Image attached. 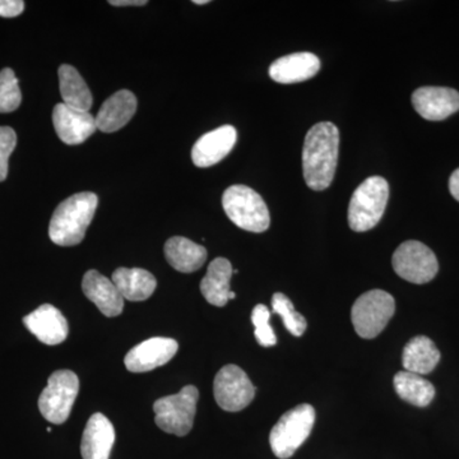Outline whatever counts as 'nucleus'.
<instances>
[{
	"instance_id": "obj_31",
	"label": "nucleus",
	"mask_w": 459,
	"mask_h": 459,
	"mask_svg": "<svg viewBox=\"0 0 459 459\" xmlns=\"http://www.w3.org/2000/svg\"><path fill=\"white\" fill-rule=\"evenodd\" d=\"M147 0H110L108 4L114 7H142L147 4Z\"/></svg>"
},
{
	"instance_id": "obj_1",
	"label": "nucleus",
	"mask_w": 459,
	"mask_h": 459,
	"mask_svg": "<svg viewBox=\"0 0 459 459\" xmlns=\"http://www.w3.org/2000/svg\"><path fill=\"white\" fill-rule=\"evenodd\" d=\"M340 132L333 123L316 124L305 135L303 148L304 180L310 189L329 188L336 174Z\"/></svg>"
},
{
	"instance_id": "obj_5",
	"label": "nucleus",
	"mask_w": 459,
	"mask_h": 459,
	"mask_svg": "<svg viewBox=\"0 0 459 459\" xmlns=\"http://www.w3.org/2000/svg\"><path fill=\"white\" fill-rule=\"evenodd\" d=\"M316 424V410L312 404L303 403L287 411L270 435L272 452L277 458L287 459L303 446Z\"/></svg>"
},
{
	"instance_id": "obj_11",
	"label": "nucleus",
	"mask_w": 459,
	"mask_h": 459,
	"mask_svg": "<svg viewBox=\"0 0 459 459\" xmlns=\"http://www.w3.org/2000/svg\"><path fill=\"white\" fill-rule=\"evenodd\" d=\"M179 344L172 338L155 337L133 347L124 359L126 369L131 373H147L164 367L177 355Z\"/></svg>"
},
{
	"instance_id": "obj_17",
	"label": "nucleus",
	"mask_w": 459,
	"mask_h": 459,
	"mask_svg": "<svg viewBox=\"0 0 459 459\" xmlns=\"http://www.w3.org/2000/svg\"><path fill=\"white\" fill-rule=\"evenodd\" d=\"M319 69V57L313 53H294L272 63L270 77L277 83H299L313 78Z\"/></svg>"
},
{
	"instance_id": "obj_20",
	"label": "nucleus",
	"mask_w": 459,
	"mask_h": 459,
	"mask_svg": "<svg viewBox=\"0 0 459 459\" xmlns=\"http://www.w3.org/2000/svg\"><path fill=\"white\" fill-rule=\"evenodd\" d=\"M234 270L226 258H216L208 265L207 274L201 282V292L205 300L214 307H225L229 303L230 280Z\"/></svg>"
},
{
	"instance_id": "obj_32",
	"label": "nucleus",
	"mask_w": 459,
	"mask_h": 459,
	"mask_svg": "<svg viewBox=\"0 0 459 459\" xmlns=\"http://www.w3.org/2000/svg\"><path fill=\"white\" fill-rule=\"evenodd\" d=\"M449 192H451L453 198L459 202V169L451 175V179H449Z\"/></svg>"
},
{
	"instance_id": "obj_9",
	"label": "nucleus",
	"mask_w": 459,
	"mask_h": 459,
	"mask_svg": "<svg viewBox=\"0 0 459 459\" xmlns=\"http://www.w3.org/2000/svg\"><path fill=\"white\" fill-rule=\"evenodd\" d=\"M392 264L401 279L416 285L430 282L439 271L433 250L416 240L402 243L394 252Z\"/></svg>"
},
{
	"instance_id": "obj_33",
	"label": "nucleus",
	"mask_w": 459,
	"mask_h": 459,
	"mask_svg": "<svg viewBox=\"0 0 459 459\" xmlns=\"http://www.w3.org/2000/svg\"><path fill=\"white\" fill-rule=\"evenodd\" d=\"M193 3H195V4H198V5H204V4H207V3H210V2H208V0H193Z\"/></svg>"
},
{
	"instance_id": "obj_28",
	"label": "nucleus",
	"mask_w": 459,
	"mask_h": 459,
	"mask_svg": "<svg viewBox=\"0 0 459 459\" xmlns=\"http://www.w3.org/2000/svg\"><path fill=\"white\" fill-rule=\"evenodd\" d=\"M271 312L265 305H256L252 313V322L255 328V338L263 347H272L277 343V337L270 325Z\"/></svg>"
},
{
	"instance_id": "obj_25",
	"label": "nucleus",
	"mask_w": 459,
	"mask_h": 459,
	"mask_svg": "<svg viewBox=\"0 0 459 459\" xmlns=\"http://www.w3.org/2000/svg\"><path fill=\"white\" fill-rule=\"evenodd\" d=\"M394 385L400 398L413 406L427 407L434 400V385L419 374L400 371L394 376Z\"/></svg>"
},
{
	"instance_id": "obj_7",
	"label": "nucleus",
	"mask_w": 459,
	"mask_h": 459,
	"mask_svg": "<svg viewBox=\"0 0 459 459\" xmlns=\"http://www.w3.org/2000/svg\"><path fill=\"white\" fill-rule=\"evenodd\" d=\"M394 312V296L383 290H371L362 294L353 304V328L361 338L371 340L382 333Z\"/></svg>"
},
{
	"instance_id": "obj_29",
	"label": "nucleus",
	"mask_w": 459,
	"mask_h": 459,
	"mask_svg": "<svg viewBox=\"0 0 459 459\" xmlns=\"http://www.w3.org/2000/svg\"><path fill=\"white\" fill-rule=\"evenodd\" d=\"M16 146V132L9 126H0V181L7 179L9 157Z\"/></svg>"
},
{
	"instance_id": "obj_15",
	"label": "nucleus",
	"mask_w": 459,
	"mask_h": 459,
	"mask_svg": "<svg viewBox=\"0 0 459 459\" xmlns=\"http://www.w3.org/2000/svg\"><path fill=\"white\" fill-rule=\"evenodd\" d=\"M23 323L33 336L49 346L65 342L68 337V322L60 310L50 304L41 305L35 312L30 313L23 318Z\"/></svg>"
},
{
	"instance_id": "obj_3",
	"label": "nucleus",
	"mask_w": 459,
	"mask_h": 459,
	"mask_svg": "<svg viewBox=\"0 0 459 459\" xmlns=\"http://www.w3.org/2000/svg\"><path fill=\"white\" fill-rule=\"evenodd\" d=\"M388 198L389 186L385 178L370 177L362 181L350 201V228L356 232L376 228L385 214Z\"/></svg>"
},
{
	"instance_id": "obj_13",
	"label": "nucleus",
	"mask_w": 459,
	"mask_h": 459,
	"mask_svg": "<svg viewBox=\"0 0 459 459\" xmlns=\"http://www.w3.org/2000/svg\"><path fill=\"white\" fill-rule=\"evenodd\" d=\"M412 105L420 117L439 122L457 113L459 92L448 87H421L412 93Z\"/></svg>"
},
{
	"instance_id": "obj_21",
	"label": "nucleus",
	"mask_w": 459,
	"mask_h": 459,
	"mask_svg": "<svg viewBox=\"0 0 459 459\" xmlns=\"http://www.w3.org/2000/svg\"><path fill=\"white\" fill-rule=\"evenodd\" d=\"M111 281L120 295L129 301L147 300L157 286L155 276L142 268H117Z\"/></svg>"
},
{
	"instance_id": "obj_8",
	"label": "nucleus",
	"mask_w": 459,
	"mask_h": 459,
	"mask_svg": "<svg viewBox=\"0 0 459 459\" xmlns=\"http://www.w3.org/2000/svg\"><path fill=\"white\" fill-rule=\"evenodd\" d=\"M80 392V379L71 370L51 374L47 388L39 398V410L51 424L60 425L68 420Z\"/></svg>"
},
{
	"instance_id": "obj_18",
	"label": "nucleus",
	"mask_w": 459,
	"mask_h": 459,
	"mask_svg": "<svg viewBox=\"0 0 459 459\" xmlns=\"http://www.w3.org/2000/svg\"><path fill=\"white\" fill-rule=\"evenodd\" d=\"M115 442L113 424L102 413L91 416L84 428L81 455L83 459H108Z\"/></svg>"
},
{
	"instance_id": "obj_6",
	"label": "nucleus",
	"mask_w": 459,
	"mask_h": 459,
	"mask_svg": "<svg viewBox=\"0 0 459 459\" xmlns=\"http://www.w3.org/2000/svg\"><path fill=\"white\" fill-rule=\"evenodd\" d=\"M199 398L195 385H186L179 394L160 398L153 404L157 427L165 433L186 437L195 424Z\"/></svg>"
},
{
	"instance_id": "obj_12",
	"label": "nucleus",
	"mask_w": 459,
	"mask_h": 459,
	"mask_svg": "<svg viewBox=\"0 0 459 459\" xmlns=\"http://www.w3.org/2000/svg\"><path fill=\"white\" fill-rule=\"evenodd\" d=\"M53 123L57 137L71 146L83 143L98 131L95 117L90 111L77 110L63 102L54 108Z\"/></svg>"
},
{
	"instance_id": "obj_27",
	"label": "nucleus",
	"mask_w": 459,
	"mask_h": 459,
	"mask_svg": "<svg viewBox=\"0 0 459 459\" xmlns=\"http://www.w3.org/2000/svg\"><path fill=\"white\" fill-rule=\"evenodd\" d=\"M22 102L18 80L11 68H4L0 72V113H12L17 110Z\"/></svg>"
},
{
	"instance_id": "obj_26",
	"label": "nucleus",
	"mask_w": 459,
	"mask_h": 459,
	"mask_svg": "<svg viewBox=\"0 0 459 459\" xmlns=\"http://www.w3.org/2000/svg\"><path fill=\"white\" fill-rule=\"evenodd\" d=\"M272 309L282 318L283 325L292 336H303L307 327V319L300 313L296 312L294 305L286 295L276 292L272 296Z\"/></svg>"
},
{
	"instance_id": "obj_16",
	"label": "nucleus",
	"mask_w": 459,
	"mask_h": 459,
	"mask_svg": "<svg viewBox=\"0 0 459 459\" xmlns=\"http://www.w3.org/2000/svg\"><path fill=\"white\" fill-rule=\"evenodd\" d=\"M82 290L89 300L99 307L100 312L108 318L117 316L124 309V298L117 291L113 281L95 270L84 274Z\"/></svg>"
},
{
	"instance_id": "obj_19",
	"label": "nucleus",
	"mask_w": 459,
	"mask_h": 459,
	"mask_svg": "<svg viewBox=\"0 0 459 459\" xmlns=\"http://www.w3.org/2000/svg\"><path fill=\"white\" fill-rule=\"evenodd\" d=\"M137 110V99L131 91L122 90L114 93L102 104L96 115V126L104 133H114L131 122Z\"/></svg>"
},
{
	"instance_id": "obj_22",
	"label": "nucleus",
	"mask_w": 459,
	"mask_h": 459,
	"mask_svg": "<svg viewBox=\"0 0 459 459\" xmlns=\"http://www.w3.org/2000/svg\"><path fill=\"white\" fill-rule=\"evenodd\" d=\"M166 261L175 270L183 273L198 271L207 259V250L186 238H169L165 244Z\"/></svg>"
},
{
	"instance_id": "obj_24",
	"label": "nucleus",
	"mask_w": 459,
	"mask_h": 459,
	"mask_svg": "<svg viewBox=\"0 0 459 459\" xmlns=\"http://www.w3.org/2000/svg\"><path fill=\"white\" fill-rule=\"evenodd\" d=\"M57 74L63 104L77 110L90 111L93 102L92 93L77 69L72 65H63L59 66Z\"/></svg>"
},
{
	"instance_id": "obj_4",
	"label": "nucleus",
	"mask_w": 459,
	"mask_h": 459,
	"mask_svg": "<svg viewBox=\"0 0 459 459\" xmlns=\"http://www.w3.org/2000/svg\"><path fill=\"white\" fill-rule=\"evenodd\" d=\"M222 207L231 222L249 232L267 231L270 211L261 195L246 186H232L222 195Z\"/></svg>"
},
{
	"instance_id": "obj_23",
	"label": "nucleus",
	"mask_w": 459,
	"mask_h": 459,
	"mask_svg": "<svg viewBox=\"0 0 459 459\" xmlns=\"http://www.w3.org/2000/svg\"><path fill=\"white\" fill-rule=\"evenodd\" d=\"M439 361L440 351L433 341L427 336L413 337L404 346L402 353V365L404 370L419 376L431 373Z\"/></svg>"
},
{
	"instance_id": "obj_2",
	"label": "nucleus",
	"mask_w": 459,
	"mask_h": 459,
	"mask_svg": "<svg viewBox=\"0 0 459 459\" xmlns=\"http://www.w3.org/2000/svg\"><path fill=\"white\" fill-rule=\"evenodd\" d=\"M95 193H77L57 205L51 217L49 237L60 247H74L82 243L87 229L98 208Z\"/></svg>"
},
{
	"instance_id": "obj_10",
	"label": "nucleus",
	"mask_w": 459,
	"mask_h": 459,
	"mask_svg": "<svg viewBox=\"0 0 459 459\" xmlns=\"http://www.w3.org/2000/svg\"><path fill=\"white\" fill-rule=\"evenodd\" d=\"M213 394L222 410L238 412L247 409L255 400V386L241 368L226 365L214 377Z\"/></svg>"
},
{
	"instance_id": "obj_30",
	"label": "nucleus",
	"mask_w": 459,
	"mask_h": 459,
	"mask_svg": "<svg viewBox=\"0 0 459 459\" xmlns=\"http://www.w3.org/2000/svg\"><path fill=\"white\" fill-rule=\"evenodd\" d=\"M25 11L22 0H0V17L13 18Z\"/></svg>"
},
{
	"instance_id": "obj_14",
	"label": "nucleus",
	"mask_w": 459,
	"mask_h": 459,
	"mask_svg": "<svg viewBox=\"0 0 459 459\" xmlns=\"http://www.w3.org/2000/svg\"><path fill=\"white\" fill-rule=\"evenodd\" d=\"M237 140V129L232 126H222L205 133L193 146V164L202 169L219 164L231 152Z\"/></svg>"
}]
</instances>
